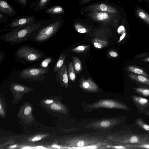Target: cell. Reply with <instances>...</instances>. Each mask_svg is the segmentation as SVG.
I'll use <instances>...</instances> for the list:
<instances>
[{"mask_svg": "<svg viewBox=\"0 0 149 149\" xmlns=\"http://www.w3.org/2000/svg\"><path fill=\"white\" fill-rule=\"evenodd\" d=\"M41 136H37L33 137L31 139L30 141L35 142L40 140L43 137Z\"/></svg>", "mask_w": 149, "mask_h": 149, "instance_id": "37", "label": "cell"}, {"mask_svg": "<svg viewBox=\"0 0 149 149\" xmlns=\"http://www.w3.org/2000/svg\"><path fill=\"white\" fill-rule=\"evenodd\" d=\"M94 46L96 48L100 49L105 46L107 44L105 41L101 40L99 39H95L93 41Z\"/></svg>", "mask_w": 149, "mask_h": 149, "instance_id": "26", "label": "cell"}, {"mask_svg": "<svg viewBox=\"0 0 149 149\" xmlns=\"http://www.w3.org/2000/svg\"><path fill=\"white\" fill-rule=\"evenodd\" d=\"M65 54H61L59 57L58 61L56 64L53 70L54 72L57 71L62 66L66 57Z\"/></svg>", "mask_w": 149, "mask_h": 149, "instance_id": "22", "label": "cell"}, {"mask_svg": "<svg viewBox=\"0 0 149 149\" xmlns=\"http://www.w3.org/2000/svg\"><path fill=\"white\" fill-rule=\"evenodd\" d=\"M125 146L133 149H149V140L139 144H124Z\"/></svg>", "mask_w": 149, "mask_h": 149, "instance_id": "20", "label": "cell"}, {"mask_svg": "<svg viewBox=\"0 0 149 149\" xmlns=\"http://www.w3.org/2000/svg\"><path fill=\"white\" fill-rule=\"evenodd\" d=\"M53 102L54 100H47L45 101V103L47 104H50Z\"/></svg>", "mask_w": 149, "mask_h": 149, "instance_id": "41", "label": "cell"}, {"mask_svg": "<svg viewBox=\"0 0 149 149\" xmlns=\"http://www.w3.org/2000/svg\"><path fill=\"white\" fill-rule=\"evenodd\" d=\"M38 20L35 16L22 15L11 19L10 23L8 24L7 29L2 30L8 31L14 29L22 28L33 24Z\"/></svg>", "mask_w": 149, "mask_h": 149, "instance_id": "9", "label": "cell"}, {"mask_svg": "<svg viewBox=\"0 0 149 149\" xmlns=\"http://www.w3.org/2000/svg\"><path fill=\"white\" fill-rule=\"evenodd\" d=\"M136 122L139 127L144 130L149 132V125L144 122L141 118L137 119Z\"/></svg>", "mask_w": 149, "mask_h": 149, "instance_id": "25", "label": "cell"}, {"mask_svg": "<svg viewBox=\"0 0 149 149\" xmlns=\"http://www.w3.org/2000/svg\"><path fill=\"white\" fill-rule=\"evenodd\" d=\"M121 121V119L118 118L104 119L91 122L85 127L99 130H109L119 124Z\"/></svg>", "mask_w": 149, "mask_h": 149, "instance_id": "7", "label": "cell"}, {"mask_svg": "<svg viewBox=\"0 0 149 149\" xmlns=\"http://www.w3.org/2000/svg\"><path fill=\"white\" fill-rule=\"evenodd\" d=\"M137 13L138 16L149 25V16L141 10H138Z\"/></svg>", "mask_w": 149, "mask_h": 149, "instance_id": "28", "label": "cell"}, {"mask_svg": "<svg viewBox=\"0 0 149 149\" xmlns=\"http://www.w3.org/2000/svg\"><path fill=\"white\" fill-rule=\"evenodd\" d=\"M126 35V33L125 32L124 33H123L122 35L120 37V38L119 39V40L118 41V42L119 43L121 41L123 40L124 38H125V36Z\"/></svg>", "mask_w": 149, "mask_h": 149, "instance_id": "40", "label": "cell"}, {"mask_svg": "<svg viewBox=\"0 0 149 149\" xmlns=\"http://www.w3.org/2000/svg\"><path fill=\"white\" fill-rule=\"evenodd\" d=\"M84 9L86 11L103 12L114 14L118 13V12L115 8L104 3H96L93 4L86 7Z\"/></svg>", "mask_w": 149, "mask_h": 149, "instance_id": "10", "label": "cell"}, {"mask_svg": "<svg viewBox=\"0 0 149 149\" xmlns=\"http://www.w3.org/2000/svg\"><path fill=\"white\" fill-rule=\"evenodd\" d=\"M63 22V19L62 16L43 20L41 26L32 37L30 40L39 43L48 40L58 32Z\"/></svg>", "mask_w": 149, "mask_h": 149, "instance_id": "2", "label": "cell"}, {"mask_svg": "<svg viewBox=\"0 0 149 149\" xmlns=\"http://www.w3.org/2000/svg\"><path fill=\"white\" fill-rule=\"evenodd\" d=\"M80 87L83 90L89 92H99L100 91L97 84L91 78H82L79 82Z\"/></svg>", "mask_w": 149, "mask_h": 149, "instance_id": "13", "label": "cell"}, {"mask_svg": "<svg viewBox=\"0 0 149 149\" xmlns=\"http://www.w3.org/2000/svg\"><path fill=\"white\" fill-rule=\"evenodd\" d=\"M89 45H80L72 49L73 52L78 53L84 52L89 48Z\"/></svg>", "mask_w": 149, "mask_h": 149, "instance_id": "27", "label": "cell"}, {"mask_svg": "<svg viewBox=\"0 0 149 149\" xmlns=\"http://www.w3.org/2000/svg\"><path fill=\"white\" fill-rule=\"evenodd\" d=\"M0 12L10 17L18 14L13 7L6 0H0Z\"/></svg>", "mask_w": 149, "mask_h": 149, "instance_id": "17", "label": "cell"}, {"mask_svg": "<svg viewBox=\"0 0 149 149\" xmlns=\"http://www.w3.org/2000/svg\"><path fill=\"white\" fill-rule=\"evenodd\" d=\"M117 32L119 34H122L125 32V29L123 25H121L118 28Z\"/></svg>", "mask_w": 149, "mask_h": 149, "instance_id": "36", "label": "cell"}, {"mask_svg": "<svg viewBox=\"0 0 149 149\" xmlns=\"http://www.w3.org/2000/svg\"><path fill=\"white\" fill-rule=\"evenodd\" d=\"M142 61L146 62H149V57L143 59Z\"/></svg>", "mask_w": 149, "mask_h": 149, "instance_id": "44", "label": "cell"}, {"mask_svg": "<svg viewBox=\"0 0 149 149\" xmlns=\"http://www.w3.org/2000/svg\"><path fill=\"white\" fill-rule=\"evenodd\" d=\"M15 2L23 7H26L28 4V0H14Z\"/></svg>", "mask_w": 149, "mask_h": 149, "instance_id": "33", "label": "cell"}, {"mask_svg": "<svg viewBox=\"0 0 149 149\" xmlns=\"http://www.w3.org/2000/svg\"><path fill=\"white\" fill-rule=\"evenodd\" d=\"M74 28L77 31L80 33H84L87 32L86 29L81 25L77 24L74 25Z\"/></svg>", "mask_w": 149, "mask_h": 149, "instance_id": "29", "label": "cell"}, {"mask_svg": "<svg viewBox=\"0 0 149 149\" xmlns=\"http://www.w3.org/2000/svg\"><path fill=\"white\" fill-rule=\"evenodd\" d=\"M6 56L5 54L2 52H0V66H1L2 61L4 59Z\"/></svg>", "mask_w": 149, "mask_h": 149, "instance_id": "38", "label": "cell"}, {"mask_svg": "<svg viewBox=\"0 0 149 149\" xmlns=\"http://www.w3.org/2000/svg\"><path fill=\"white\" fill-rule=\"evenodd\" d=\"M51 0H36L28 3L29 8L36 12L45 10L48 8Z\"/></svg>", "mask_w": 149, "mask_h": 149, "instance_id": "14", "label": "cell"}, {"mask_svg": "<svg viewBox=\"0 0 149 149\" xmlns=\"http://www.w3.org/2000/svg\"></svg>", "mask_w": 149, "mask_h": 149, "instance_id": "48", "label": "cell"}, {"mask_svg": "<svg viewBox=\"0 0 149 149\" xmlns=\"http://www.w3.org/2000/svg\"><path fill=\"white\" fill-rule=\"evenodd\" d=\"M31 108L30 106L26 107L24 109V113L25 115H28L29 114L31 111Z\"/></svg>", "mask_w": 149, "mask_h": 149, "instance_id": "35", "label": "cell"}, {"mask_svg": "<svg viewBox=\"0 0 149 149\" xmlns=\"http://www.w3.org/2000/svg\"><path fill=\"white\" fill-rule=\"evenodd\" d=\"M73 65L76 73L77 74L81 72L82 69V64L80 59L76 56L72 57Z\"/></svg>", "mask_w": 149, "mask_h": 149, "instance_id": "21", "label": "cell"}, {"mask_svg": "<svg viewBox=\"0 0 149 149\" xmlns=\"http://www.w3.org/2000/svg\"><path fill=\"white\" fill-rule=\"evenodd\" d=\"M56 77L62 85L67 88L68 85V77L67 66L65 63L57 71Z\"/></svg>", "mask_w": 149, "mask_h": 149, "instance_id": "15", "label": "cell"}, {"mask_svg": "<svg viewBox=\"0 0 149 149\" xmlns=\"http://www.w3.org/2000/svg\"><path fill=\"white\" fill-rule=\"evenodd\" d=\"M0 112L1 114H2V115H3L4 114V111H3V110H2V111L1 109H0Z\"/></svg>", "mask_w": 149, "mask_h": 149, "instance_id": "46", "label": "cell"}, {"mask_svg": "<svg viewBox=\"0 0 149 149\" xmlns=\"http://www.w3.org/2000/svg\"><path fill=\"white\" fill-rule=\"evenodd\" d=\"M43 20H37L31 25L22 28L10 29L0 36V40L13 45L30 40L40 27Z\"/></svg>", "mask_w": 149, "mask_h": 149, "instance_id": "1", "label": "cell"}, {"mask_svg": "<svg viewBox=\"0 0 149 149\" xmlns=\"http://www.w3.org/2000/svg\"><path fill=\"white\" fill-rule=\"evenodd\" d=\"M137 93L145 97H149V88L144 87L134 88Z\"/></svg>", "mask_w": 149, "mask_h": 149, "instance_id": "24", "label": "cell"}, {"mask_svg": "<svg viewBox=\"0 0 149 149\" xmlns=\"http://www.w3.org/2000/svg\"><path fill=\"white\" fill-rule=\"evenodd\" d=\"M131 97L139 113H142L149 115V100L135 95H132Z\"/></svg>", "mask_w": 149, "mask_h": 149, "instance_id": "11", "label": "cell"}, {"mask_svg": "<svg viewBox=\"0 0 149 149\" xmlns=\"http://www.w3.org/2000/svg\"><path fill=\"white\" fill-rule=\"evenodd\" d=\"M128 76L132 79L139 82L149 86V79L145 76L139 74H130Z\"/></svg>", "mask_w": 149, "mask_h": 149, "instance_id": "18", "label": "cell"}, {"mask_svg": "<svg viewBox=\"0 0 149 149\" xmlns=\"http://www.w3.org/2000/svg\"><path fill=\"white\" fill-rule=\"evenodd\" d=\"M128 71L136 74L148 77V75L144 70L134 65L128 66L127 68Z\"/></svg>", "mask_w": 149, "mask_h": 149, "instance_id": "19", "label": "cell"}, {"mask_svg": "<svg viewBox=\"0 0 149 149\" xmlns=\"http://www.w3.org/2000/svg\"><path fill=\"white\" fill-rule=\"evenodd\" d=\"M68 77L70 80L73 82L74 81L76 78V76L73 64L72 62L68 64Z\"/></svg>", "mask_w": 149, "mask_h": 149, "instance_id": "23", "label": "cell"}, {"mask_svg": "<svg viewBox=\"0 0 149 149\" xmlns=\"http://www.w3.org/2000/svg\"><path fill=\"white\" fill-rule=\"evenodd\" d=\"M107 139L111 144H139L149 140L147 134H136L127 133L122 134H114L108 135Z\"/></svg>", "mask_w": 149, "mask_h": 149, "instance_id": "5", "label": "cell"}, {"mask_svg": "<svg viewBox=\"0 0 149 149\" xmlns=\"http://www.w3.org/2000/svg\"><path fill=\"white\" fill-rule=\"evenodd\" d=\"M51 108L53 110L56 111H60L62 110H64V107L61 105L56 103H53L51 105Z\"/></svg>", "mask_w": 149, "mask_h": 149, "instance_id": "31", "label": "cell"}, {"mask_svg": "<svg viewBox=\"0 0 149 149\" xmlns=\"http://www.w3.org/2000/svg\"><path fill=\"white\" fill-rule=\"evenodd\" d=\"M8 21V16L0 12V23L2 22H7Z\"/></svg>", "mask_w": 149, "mask_h": 149, "instance_id": "34", "label": "cell"}, {"mask_svg": "<svg viewBox=\"0 0 149 149\" xmlns=\"http://www.w3.org/2000/svg\"><path fill=\"white\" fill-rule=\"evenodd\" d=\"M65 10L61 6L54 5L51 6L45 10L44 12L49 15L50 18L60 16L64 14Z\"/></svg>", "mask_w": 149, "mask_h": 149, "instance_id": "16", "label": "cell"}, {"mask_svg": "<svg viewBox=\"0 0 149 149\" xmlns=\"http://www.w3.org/2000/svg\"><path fill=\"white\" fill-rule=\"evenodd\" d=\"M51 57H48L43 60L40 64V66L42 68H45L49 64L51 61Z\"/></svg>", "mask_w": 149, "mask_h": 149, "instance_id": "32", "label": "cell"}, {"mask_svg": "<svg viewBox=\"0 0 149 149\" xmlns=\"http://www.w3.org/2000/svg\"><path fill=\"white\" fill-rule=\"evenodd\" d=\"M11 87L15 91L20 92L24 91L25 89V88L24 86L16 84L11 86Z\"/></svg>", "mask_w": 149, "mask_h": 149, "instance_id": "30", "label": "cell"}, {"mask_svg": "<svg viewBox=\"0 0 149 149\" xmlns=\"http://www.w3.org/2000/svg\"><path fill=\"white\" fill-rule=\"evenodd\" d=\"M109 55L112 57H116L118 56V53L114 51H111L109 53Z\"/></svg>", "mask_w": 149, "mask_h": 149, "instance_id": "39", "label": "cell"}, {"mask_svg": "<svg viewBox=\"0 0 149 149\" xmlns=\"http://www.w3.org/2000/svg\"><path fill=\"white\" fill-rule=\"evenodd\" d=\"M113 14L103 12H90L88 16L92 19L97 22L109 23L113 19Z\"/></svg>", "mask_w": 149, "mask_h": 149, "instance_id": "12", "label": "cell"}, {"mask_svg": "<svg viewBox=\"0 0 149 149\" xmlns=\"http://www.w3.org/2000/svg\"><path fill=\"white\" fill-rule=\"evenodd\" d=\"M82 104L84 109H88V111L100 108L116 109L127 111L130 109L125 104L111 99H101L90 104H86L84 103H82Z\"/></svg>", "mask_w": 149, "mask_h": 149, "instance_id": "6", "label": "cell"}, {"mask_svg": "<svg viewBox=\"0 0 149 149\" xmlns=\"http://www.w3.org/2000/svg\"><path fill=\"white\" fill-rule=\"evenodd\" d=\"M52 147H54L55 148H61V147L60 146L58 145H56V144L53 145H52Z\"/></svg>", "mask_w": 149, "mask_h": 149, "instance_id": "43", "label": "cell"}, {"mask_svg": "<svg viewBox=\"0 0 149 149\" xmlns=\"http://www.w3.org/2000/svg\"><path fill=\"white\" fill-rule=\"evenodd\" d=\"M65 142L67 147L71 148L92 146L97 148L110 143L107 138L103 136L88 134L72 135L67 139Z\"/></svg>", "mask_w": 149, "mask_h": 149, "instance_id": "3", "label": "cell"}, {"mask_svg": "<svg viewBox=\"0 0 149 149\" xmlns=\"http://www.w3.org/2000/svg\"><path fill=\"white\" fill-rule=\"evenodd\" d=\"M48 72V68H30L20 72L19 77L23 79L35 81L44 78L45 77V74Z\"/></svg>", "mask_w": 149, "mask_h": 149, "instance_id": "8", "label": "cell"}, {"mask_svg": "<svg viewBox=\"0 0 149 149\" xmlns=\"http://www.w3.org/2000/svg\"><path fill=\"white\" fill-rule=\"evenodd\" d=\"M45 55L43 51L29 45H24L16 50L15 58L17 62L26 64L37 62Z\"/></svg>", "mask_w": 149, "mask_h": 149, "instance_id": "4", "label": "cell"}, {"mask_svg": "<svg viewBox=\"0 0 149 149\" xmlns=\"http://www.w3.org/2000/svg\"><path fill=\"white\" fill-rule=\"evenodd\" d=\"M36 148H38V149H44V148H45L43 147V146H37V147Z\"/></svg>", "mask_w": 149, "mask_h": 149, "instance_id": "45", "label": "cell"}, {"mask_svg": "<svg viewBox=\"0 0 149 149\" xmlns=\"http://www.w3.org/2000/svg\"><path fill=\"white\" fill-rule=\"evenodd\" d=\"M11 147H10L11 148H15V147H16V146L15 145H13V146H11Z\"/></svg>", "mask_w": 149, "mask_h": 149, "instance_id": "47", "label": "cell"}, {"mask_svg": "<svg viewBox=\"0 0 149 149\" xmlns=\"http://www.w3.org/2000/svg\"><path fill=\"white\" fill-rule=\"evenodd\" d=\"M92 0H81V3L82 4H86L88 3Z\"/></svg>", "mask_w": 149, "mask_h": 149, "instance_id": "42", "label": "cell"}]
</instances>
